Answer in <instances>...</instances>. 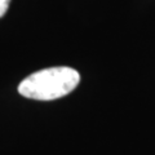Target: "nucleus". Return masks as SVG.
Instances as JSON below:
<instances>
[{"label":"nucleus","instance_id":"nucleus-1","mask_svg":"<svg viewBox=\"0 0 155 155\" xmlns=\"http://www.w3.org/2000/svg\"><path fill=\"white\" fill-rule=\"evenodd\" d=\"M80 81V74L67 66L39 70L28 75L18 85L19 94L38 101H52L67 96Z\"/></svg>","mask_w":155,"mask_h":155},{"label":"nucleus","instance_id":"nucleus-2","mask_svg":"<svg viewBox=\"0 0 155 155\" xmlns=\"http://www.w3.org/2000/svg\"><path fill=\"white\" fill-rule=\"evenodd\" d=\"M9 3H11V0H0V18L7 13L9 8Z\"/></svg>","mask_w":155,"mask_h":155}]
</instances>
